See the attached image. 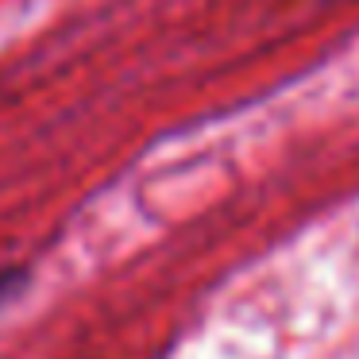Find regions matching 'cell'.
I'll list each match as a JSON object with an SVG mask.
<instances>
[{"mask_svg":"<svg viewBox=\"0 0 359 359\" xmlns=\"http://www.w3.org/2000/svg\"><path fill=\"white\" fill-rule=\"evenodd\" d=\"M24 282H27V274L20 271V266H4V271H0V305L8 302V297H16L20 290H24Z\"/></svg>","mask_w":359,"mask_h":359,"instance_id":"cell-1","label":"cell"}]
</instances>
